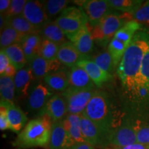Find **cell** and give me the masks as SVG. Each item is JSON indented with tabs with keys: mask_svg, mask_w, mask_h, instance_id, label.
<instances>
[{
	"mask_svg": "<svg viewBox=\"0 0 149 149\" xmlns=\"http://www.w3.org/2000/svg\"><path fill=\"white\" fill-rule=\"evenodd\" d=\"M7 26H10L13 28L24 37L40 33V29L35 27L22 15H19L10 19L7 21Z\"/></svg>",
	"mask_w": 149,
	"mask_h": 149,
	"instance_id": "obj_26",
	"label": "cell"
},
{
	"mask_svg": "<svg viewBox=\"0 0 149 149\" xmlns=\"http://www.w3.org/2000/svg\"><path fill=\"white\" fill-rule=\"evenodd\" d=\"M84 58L71 42H67L59 46L57 59L61 64H64L68 68L76 66L80 60Z\"/></svg>",
	"mask_w": 149,
	"mask_h": 149,
	"instance_id": "obj_20",
	"label": "cell"
},
{
	"mask_svg": "<svg viewBox=\"0 0 149 149\" xmlns=\"http://www.w3.org/2000/svg\"><path fill=\"white\" fill-rule=\"evenodd\" d=\"M59 46L55 42L46 39H42L39 56L47 60H56L57 59Z\"/></svg>",
	"mask_w": 149,
	"mask_h": 149,
	"instance_id": "obj_31",
	"label": "cell"
},
{
	"mask_svg": "<svg viewBox=\"0 0 149 149\" xmlns=\"http://www.w3.org/2000/svg\"><path fill=\"white\" fill-rule=\"evenodd\" d=\"M77 66L82 68L88 73L95 85L98 87H101L111 77V74L100 68L94 61L89 58L82 59L77 63Z\"/></svg>",
	"mask_w": 149,
	"mask_h": 149,
	"instance_id": "obj_18",
	"label": "cell"
},
{
	"mask_svg": "<svg viewBox=\"0 0 149 149\" xmlns=\"http://www.w3.org/2000/svg\"><path fill=\"white\" fill-rule=\"evenodd\" d=\"M44 115H47L53 123L63 120V118L68 115L66 101L61 93L54 94L48 100Z\"/></svg>",
	"mask_w": 149,
	"mask_h": 149,
	"instance_id": "obj_15",
	"label": "cell"
},
{
	"mask_svg": "<svg viewBox=\"0 0 149 149\" xmlns=\"http://www.w3.org/2000/svg\"><path fill=\"white\" fill-rule=\"evenodd\" d=\"M17 72V69L16 68V67L14 65L10 64L7 67L6 69L5 70V71L3 72V73L1 76H6V77L14 78L15 77Z\"/></svg>",
	"mask_w": 149,
	"mask_h": 149,
	"instance_id": "obj_40",
	"label": "cell"
},
{
	"mask_svg": "<svg viewBox=\"0 0 149 149\" xmlns=\"http://www.w3.org/2000/svg\"><path fill=\"white\" fill-rule=\"evenodd\" d=\"M95 91L77 90L68 87L61 94L66 101L68 114L81 115Z\"/></svg>",
	"mask_w": 149,
	"mask_h": 149,
	"instance_id": "obj_7",
	"label": "cell"
},
{
	"mask_svg": "<svg viewBox=\"0 0 149 149\" xmlns=\"http://www.w3.org/2000/svg\"><path fill=\"white\" fill-rule=\"evenodd\" d=\"M65 149H94V148L86 142L75 144Z\"/></svg>",
	"mask_w": 149,
	"mask_h": 149,
	"instance_id": "obj_43",
	"label": "cell"
},
{
	"mask_svg": "<svg viewBox=\"0 0 149 149\" xmlns=\"http://www.w3.org/2000/svg\"><path fill=\"white\" fill-rule=\"evenodd\" d=\"M67 146V134L63 120L53 123L49 149H65Z\"/></svg>",
	"mask_w": 149,
	"mask_h": 149,
	"instance_id": "obj_23",
	"label": "cell"
},
{
	"mask_svg": "<svg viewBox=\"0 0 149 149\" xmlns=\"http://www.w3.org/2000/svg\"><path fill=\"white\" fill-rule=\"evenodd\" d=\"M80 124L81 133L85 141L93 147L107 146L109 134L102 130L92 121L85 117L80 115Z\"/></svg>",
	"mask_w": 149,
	"mask_h": 149,
	"instance_id": "obj_10",
	"label": "cell"
},
{
	"mask_svg": "<svg viewBox=\"0 0 149 149\" xmlns=\"http://www.w3.org/2000/svg\"><path fill=\"white\" fill-rule=\"evenodd\" d=\"M140 30H141V24L132 20L121 28L115 35L108 46V51L111 53L115 66L120 64L136 33Z\"/></svg>",
	"mask_w": 149,
	"mask_h": 149,
	"instance_id": "obj_4",
	"label": "cell"
},
{
	"mask_svg": "<svg viewBox=\"0 0 149 149\" xmlns=\"http://www.w3.org/2000/svg\"><path fill=\"white\" fill-rule=\"evenodd\" d=\"M82 115L108 134L114 126L111 102L104 92L95 91Z\"/></svg>",
	"mask_w": 149,
	"mask_h": 149,
	"instance_id": "obj_3",
	"label": "cell"
},
{
	"mask_svg": "<svg viewBox=\"0 0 149 149\" xmlns=\"http://www.w3.org/2000/svg\"><path fill=\"white\" fill-rule=\"evenodd\" d=\"M7 26V20L3 15H0V30L1 32Z\"/></svg>",
	"mask_w": 149,
	"mask_h": 149,
	"instance_id": "obj_44",
	"label": "cell"
},
{
	"mask_svg": "<svg viewBox=\"0 0 149 149\" xmlns=\"http://www.w3.org/2000/svg\"><path fill=\"white\" fill-rule=\"evenodd\" d=\"M29 63L34 79H41L42 78L44 79L48 74L60 70L61 66V63L58 59L47 60L39 55Z\"/></svg>",
	"mask_w": 149,
	"mask_h": 149,
	"instance_id": "obj_14",
	"label": "cell"
},
{
	"mask_svg": "<svg viewBox=\"0 0 149 149\" xmlns=\"http://www.w3.org/2000/svg\"><path fill=\"white\" fill-rule=\"evenodd\" d=\"M143 2L141 0H109L112 9L131 15L140 8Z\"/></svg>",
	"mask_w": 149,
	"mask_h": 149,
	"instance_id": "obj_29",
	"label": "cell"
},
{
	"mask_svg": "<svg viewBox=\"0 0 149 149\" xmlns=\"http://www.w3.org/2000/svg\"><path fill=\"white\" fill-rule=\"evenodd\" d=\"M134 122L137 135V142L142 144H149V120H136Z\"/></svg>",
	"mask_w": 149,
	"mask_h": 149,
	"instance_id": "obj_34",
	"label": "cell"
},
{
	"mask_svg": "<svg viewBox=\"0 0 149 149\" xmlns=\"http://www.w3.org/2000/svg\"><path fill=\"white\" fill-rule=\"evenodd\" d=\"M132 20H133V15L115 11H113L104 17L99 24L101 26L108 44L111 42L121 28Z\"/></svg>",
	"mask_w": 149,
	"mask_h": 149,
	"instance_id": "obj_8",
	"label": "cell"
},
{
	"mask_svg": "<svg viewBox=\"0 0 149 149\" xmlns=\"http://www.w3.org/2000/svg\"><path fill=\"white\" fill-rule=\"evenodd\" d=\"M53 95L47 86L42 82L37 84L33 87L28 96V109L31 111L40 112L41 116H42L46 104Z\"/></svg>",
	"mask_w": 149,
	"mask_h": 149,
	"instance_id": "obj_11",
	"label": "cell"
},
{
	"mask_svg": "<svg viewBox=\"0 0 149 149\" xmlns=\"http://www.w3.org/2000/svg\"><path fill=\"white\" fill-rule=\"evenodd\" d=\"M54 22L70 40L84 26L88 23L82 8L74 6L67 7Z\"/></svg>",
	"mask_w": 149,
	"mask_h": 149,
	"instance_id": "obj_5",
	"label": "cell"
},
{
	"mask_svg": "<svg viewBox=\"0 0 149 149\" xmlns=\"http://www.w3.org/2000/svg\"><path fill=\"white\" fill-rule=\"evenodd\" d=\"M44 81L51 91L63 93L69 86L68 71L60 69L48 74L44 77Z\"/></svg>",
	"mask_w": 149,
	"mask_h": 149,
	"instance_id": "obj_22",
	"label": "cell"
},
{
	"mask_svg": "<svg viewBox=\"0 0 149 149\" xmlns=\"http://www.w3.org/2000/svg\"><path fill=\"white\" fill-rule=\"evenodd\" d=\"M40 35L42 39H46L55 42L59 46L68 42L66 35L55 22H50L44 26L40 30Z\"/></svg>",
	"mask_w": 149,
	"mask_h": 149,
	"instance_id": "obj_25",
	"label": "cell"
},
{
	"mask_svg": "<svg viewBox=\"0 0 149 149\" xmlns=\"http://www.w3.org/2000/svg\"><path fill=\"white\" fill-rule=\"evenodd\" d=\"M33 79H34V78L30 65L17 70L15 77H14L16 94L21 97L27 96Z\"/></svg>",
	"mask_w": 149,
	"mask_h": 149,
	"instance_id": "obj_21",
	"label": "cell"
},
{
	"mask_svg": "<svg viewBox=\"0 0 149 149\" xmlns=\"http://www.w3.org/2000/svg\"><path fill=\"white\" fill-rule=\"evenodd\" d=\"M93 61L100 68L110 74H111V72L113 71L115 67L112 56L109 51L102 52L95 56L93 57Z\"/></svg>",
	"mask_w": 149,
	"mask_h": 149,
	"instance_id": "obj_33",
	"label": "cell"
},
{
	"mask_svg": "<svg viewBox=\"0 0 149 149\" xmlns=\"http://www.w3.org/2000/svg\"><path fill=\"white\" fill-rule=\"evenodd\" d=\"M149 48V33L140 30L136 33L117 68V74L127 89L140 73L143 58Z\"/></svg>",
	"mask_w": 149,
	"mask_h": 149,
	"instance_id": "obj_1",
	"label": "cell"
},
{
	"mask_svg": "<svg viewBox=\"0 0 149 149\" xmlns=\"http://www.w3.org/2000/svg\"><path fill=\"white\" fill-rule=\"evenodd\" d=\"M3 51L8 56L11 64L16 67L17 70L24 68L28 61L20 44H16L4 48Z\"/></svg>",
	"mask_w": 149,
	"mask_h": 149,
	"instance_id": "obj_27",
	"label": "cell"
},
{
	"mask_svg": "<svg viewBox=\"0 0 149 149\" xmlns=\"http://www.w3.org/2000/svg\"><path fill=\"white\" fill-rule=\"evenodd\" d=\"M137 143V135L135 122L131 120H124L120 124L115 126L109 132L107 145L115 148L124 147Z\"/></svg>",
	"mask_w": 149,
	"mask_h": 149,
	"instance_id": "obj_6",
	"label": "cell"
},
{
	"mask_svg": "<svg viewBox=\"0 0 149 149\" xmlns=\"http://www.w3.org/2000/svg\"><path fill=\"white\" fill-rule=\"evenodd\" d=\"M11 0H1L0 1V13L5 15L10 8L11 4Z\"/></svg>",
	"mask_w": 149,
	"mask_h": 149,
	"instance_id": "obj_42",
	"label": "cell"
},
{
	"mask_svg": "<svg viewBox=\"0 0 149 149\" xmlns=\"http://www.w3.org/2000/svg\"><path fill=\"white\" fill-rule=\"evenodd\" d=\"M140 74L149 84V48L143 58L140 70Z\"/></svg>",
	"mask_w": 149,
	"mask_h": 149,
	"instance_id": "obj_37",
	"label": "cell"
},
{
	"mask_svg": "<svg viewBox=\"0 0 149 149\" xmlns=\"http://www.w3.org/2000/svg\"><path fill=\"white\" fill-rule=\"evenodd\" d=\"M42 42V37L40 34L30 35L24 37L21 46L28 62L39 55Z\"/></svg>",
	"mask_w": 149,
	"mask_h": 149,
	"instance_id": "obj_24",
	"label": "cell"
},
{
	"mask_svg": "<svg viewBox=\"0 0 149 149\" xmlns=\"http://www.w3.org/2000/svg\"><path fill=\"white\" fill-rule=\"evenodd\" d=\"M10 64L11 62L8 56L6 55L3 50H1L0 52V74L1 75Z\"/></svg>",
	"mask_w": 149,
	"mask_h": 149,
	"instance_id": "obj_39",
	"label": "cell"
},
{
	"mask_svg": "<svg viewBox=\"0 0 149 149\" xmlns=\"http://www.w3.org/2000/svg\"><path fill=\"white\" fill-rule=\"evenodd\" d=\"M70 41L84 58H88V55L94 48V41L89 23L84 26Z\"/></svg>",
	"mask_w": 149,
	"mask_h": 149,
	"instance_id": "obj_16",
	"label": "cell"
},
{
	"mask_svg": "<svg viewBox=\"0 0 149 149\" xmlns=\"http://www.w3.org/2000/svg\"><path fill=\"white\" fill-rule=\"evenodd\" d=\"M0 104L5 106L7 109L10 130L16 133H19L22 128L26 124L28 120L26 115L20 108L16 107L14 103L1 100Z\"/></svg>",
	"mask_w": 149,
	"mask_h": 149,
	"instance_id": "obj_19",
	"label": "cell"
},
{
	"mask_svg": "<svg viewBox=\"0 0 149 149\" xmlns=\"http://www.w3.org/2000/svg\"><path fill=\"white\" fill-rule=\"evenodd\" d=\"M0 93H1V100H5L10 103H14L15 95L16 93L14 78L1 76Z\"/></svg>",
	"mask_w": 149,
	"mask_h": 149,
	"instance_id": "obj_30",
	"label": "cell"
},
{
	"mask_svg": "<svg viewBox=\"0 0 149 149\" xmlns=\"http://www.w3.org/2000/svg\"><path fill=\"white\" fill-rule=\"evenodd\" d=\"M115 149H149V144H142L137 142L124 147L115 148Z\"/></svg>",
	"mask_w": 149,
	"mask_h": 149,
	"instance_id": "obj_41",
	"label": "cell"
},
{
	"mask_svg": "<svg viewBox=\"0 0 149 149\" xmlns=\"http://www.w3.org/2000/svg\"><path fill=\"white\" fill-rule=\"evenodd\" d=\"M26 0H12L11 4L7 13L5 15H3L5 17L6 20L15 17L22 15L23 13L24 8L27 3Z\"/></svg>",
	"mask_w": 149,
	"mask_h": 149,
	"instance_id": "obj_35",
	"label": "cell"
},
{
	"mask_svg": "<svg viewBox=\"0 0 149 149\" xmlns=\"http://www.w3.org/2000/svg\"><path fill=\"white\" fill-rule=\"evenodd\" d=\"M63 122L67 134L66 148L75 144L86 142L81 133L80 115L68 114L63 120Z\"/></svg>",
	"mask_w": 149,
	"mask_h": 149,
	"instance_id": "obj_13",
	"label": "cell"
},
{
	"mask_svg": "<svg viewBox=\"0 0 149 149\" xmlns=\"http://www.w3.org/2000/svg\"><path fill=\"white\" fill-rule=\"evenodd\" d=\"M133 20L139 24L149 26V1L143 3L141 7L133 15Z\"/></svg>",
	"mask_w": 149,
	"mask_h": 149,
	"instance_id": "obj_36",
	"label": "cell"
},
{
	"mask_svg": "<svg viewBox=\"0 0 149 149\" xmlns=\"http://www.w3.org/2000/svg\"><path fill=\"white\" fill-rule=\"evenodd\" d=\"M79 2L86 15L89 24L93 27L95 26L104 17L113 11L107 0H86Z\"/></svg>",
	"mask_w": 149,
	"mask_h": 149,
	"instance_id": "obj_9",
	"label": "cell"
},
{
	"mask_svg": "<svg viewBox=\"0 0 149 149\" xmlns=\"http://www.w3.org/2000/svg\"><path fill=\"white\" fill-rule=\"evenodd\" d=\"M0 129L1 130L10 129L7 109L2 104H0Z\"/></svg>",
	"mask_w": 149,
	"mask_h": 149,
	"instance_id": "obj_38",
	"label": "cell"
},
{
	"mask_svg": "<svg viewBox=\"0 0 149 149\" xmlns=\"http://www.w3.org/2000/svg\"><path fill=\"white\" fill-rule=\"evenodd\" d=\"M22 15L40 29L50 22L44 3L40 1H28Z\"/></svg>",
	"mask_w": 149,
	"mask_h": 149,
	"instance_id": "obj_12",
	"label": "cell"
},
{
	"mask_svg": "<svg viewBox=\"0 0 149 149\" xmlns=\"http://www.w3.org/2000/svg\"><path fill=\"white\" fill-rule=\"evenodd\" d=\"M24 37H25L22 36L13 28L10 26H6L1 32V37H0L1 49H4L13 44H21Z\"/></svg>",
	"mask_w": 149,
	"mask_h": 149,
	"instance_id": "obj_28",
	"label": "cell"
},
{
	"mask_svg": "<svg viewBox=\"0 0 149 149\" xmlns=\"http://www.w3.org/2000/svg\"><path fill=\"white\" fill-rule=\"evenodd\" d=\"M53 122L47 115L31 120L13 142L15 146L27 148L48 146Z\"/></svg>",
	"mask_w": 149,
	"mask_h": 149,
	"instance_id": "obj_2",
	"label": "cell"
},
{
	"mask_svg": "<svg viewBox=\"0 0 149 149\" xmlns=\"http://www.w3.org/2000/svg\"><path fill=\"white\" fill-rule=\"evenodd\" d=\"M69 88L77 90H93L95 84L84 70L76 65L68 71Z\"/></svg>",
	"mask_w": 149,
	"mask_h": 149,
	"instance_id": "obj_17",
	"label": "cell"
},
{
	"mask_svg": "<svg viewBox=\"0 0 149 149\" xmlns=\"http://www.w3.org/2000/svg\"><path fill=\"white\" fill-rule=\"evenodd\" d=\"M69 2L67 0H48L44 1L43 3L48 17L51 19L57 15H60L67 8V5Z\"/></svg>",
	"mask_w": 149,
	"mask_h": 149,
	"instance_id": "obj_32",
	"label": "cell"
}]
</instances>
